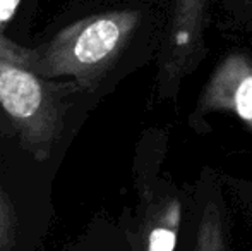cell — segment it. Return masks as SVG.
Here are the masks:
<instances>
[{"instance_id": "cell-1", "label": "cell", "mask_w": 252, "mask_h": 251, "mask_svg": "<svg viewBox=\"0 0 252 251\" xmlns=\"http://www.w3.org/2000/svg\"><path fill=\"white\" fill-rule=\"evenodd\" d=\"M137 24V10H108L79 19L41 50H31V67L47 81L70 77L79 86H91L112 67Z\"/></svg>"}, {"instance_id": "cell-2", "label": "cell", "mask_w": 252, "mask_h": 251, "mask_svg": "<svg viewBox=\"0 0 252 251\" xmlns=\"http://www.w3.org/2000/svg\"><path fill=\"white\" fill-rule=\"evenodd\" d=\"M0 107L36 160L50 158L63 129L65 105L52 81L31 67V50L0 35Z\"/></svg>"}, {"instance_id": "cell-3", "label": "cell", "mask_w": 252, "mask_h": 251, "mask_svg": "<svg viewBox=\"0 0 252 251\" xmlns=\"http://www.w3.org/2000/svg\"><path fill=\"white\" fill-rule=\"evenodd\" d=\"M199 107L202 112H232L252 129V62L246 55L223 59L202 91Z\"/></svg>"}, {"instance_id": "cell-4", "label": "cell", "mask_w": 252, "mask_h": 251, "mask_svg": "<svg viewBox=\"0 0 252 251\" xmlns=\"http://www.w3.org/2000/svg\"><path fill=\"white\" fill-rule=\"evenodd\" d=\"M184 227V207L175 194L151 203L134 234L126 239L129 251H177Z\"/></svg>"}, {"instance_id": "cell-5", "label": "cell", "mask_w": 252, "mask_h": 251, "mask_svg": "<svg viewBox=\"0 0 252 251\" xmlns=\"http://www.w3.org/2000/svg\"><path fill=\"white\" fill-rule=\"evenodd\" d=\"M206 0H177L170 35V52L165 62L168 81H175L197 50Z\"/></svg>"}, {"instance_id": "cell-6", "label": "cell", "mask_w": 252, "mask_h": 251, "mask_svg": "<svg viewBox=\"0 0 252 251\" xmlns=\"http://www.w3.org/2000/svg\"><path fill=\"white\" fill-rule=\"evenodd\" d=\"M177 251H232L228 224L216 196L206 198L197 214L184 224Z\"/></svg>"}, {"instance_id": "cell-7", "label": "cell", "mask_w": 252, "mask_h": 251, "mask_svg": "<svg viewBox=\"0 0 252 251\" xmlns=\"http://www.w3.org/2000/svg\"><path fill=\"white\" fill-rule=\"evenodd\" d=\"M17 220L7 194L0 188V251H10L16 243Z\"/></svg>"}, {"instance_id": "cell-8", "label": "cell", "mask_w": 252, "mask_h": 251, "mask_svg": "<svg viewBox=\"0 0 252 251\" xmlns=\"http://www.w3.org/2000/svg\"><path fill=\"white\" fill-rule=\"evenodd\" d=\"M19 3L21 0H0V35H3L7 24L16 16Z\"/></svg>"}, {"instance_id": "cell-9", "label": "cell", "mask_w": 252, "mask_h": 251, "mask_svg": "<svg viewBox=\"0 0 252 251\" xmlns=\"http://www.w3.org/2000/svg\"><path fill=\"white\" fill-rule=\"evenodd\" d=\"M112 251H129V246H127V243H124L122 246H119V248L112 250Z\"/></svg>"}]
</instances>
